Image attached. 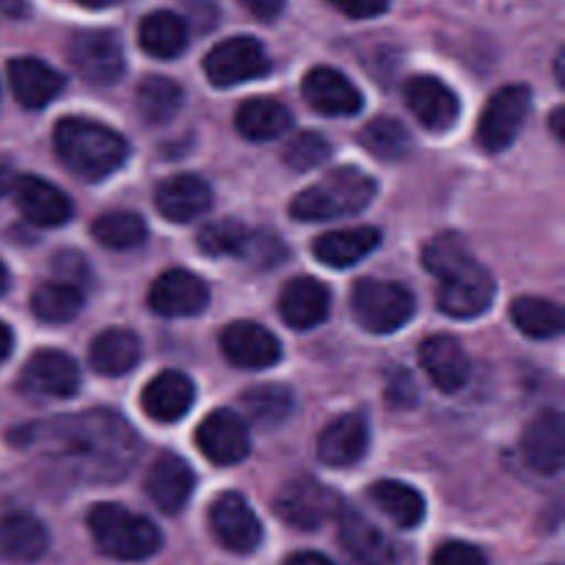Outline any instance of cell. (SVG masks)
<instances>
[{
	"label": "cell",
	"mask_w": 565,
	"mask_h": 565,
	"mask_svg": "<svg viewBox=\"0 0 565 565\" xmlns=\"http://www.w3.org/2000/svg\"><path fill=\"white\" fill-rule=\"evenodd\" d=\"M555 75H557V83L563 86V53L557 55V61H555Z\"/></svg>",
	"instance_id": "53"
},
{
	"label": "cell",
	"mask_w": 565,
	"mask_h": 565,
	"mask_svg": "<svg viewBox=\"0 0 565 565\" xmlns=\"http://www.w3.org/2000/svg\"><path fill=\"white\" fill-rule=\"evenodd\" d=\"M340 541L345 546L348 555L353 557L356 565H392L395 563V552H392L390 541L359 513L340 511Z\"/></svg>",
	"instance_id": "29"
},
{
	"label": "cell",
	"mask_w": 565,
	"mask_h": 565,
	"mask_svg": "<svg viewBox=\"0 0 565 565\" xmlns=\"http://www.w3.org/2000/svg\"><path fill=\"white\" fill-rule=\"evenodd\" d=\"M138 44L152 58H177L188 44V25L171 11H152L138 25Z\"/></svg>",
	"instance_id": "31"
},
{
	"label": "cell",
	"mask_w": 565,
	"mask_h": 565,
	"mask_svg": "<svg viewBox=\"0 0 565 565\" xmlns=\"http://www.w3.org/2000/svg\"><path fill=\"white\" fill-rule=\"evenodd\" d=\"M309 108L323 116H353L362 110V92L342 72L331 66H315L301 83Z\"/></svg>",
	"instance_id": "18"
},
{
	"label": "cell",
	"mask_w": 565,
	"mask_h": 565,
	"mask_svg": "<svg viewBox=\"0 0 565 565\" xmlns=\"http://www.w3.org/2000/svg\"><path fill=\"white\" fill-rule=\"evenodd\" d=\"M196 447L215 467H232L248 456L252 441H248V428L241 414L218 408L210 417H204L196 428Z\"/></svg>",
	"instance_id": "13"
},
{
	"label": "cell",
	"mask_w": 565,
	"mask_h": 565,
	"mask_svg": "<svg viewBox=\"0 0 565 565\" xmlns=\"http://www.w3.org/2000/svg\"><path fill=\"white\" fill-rule=\"evenodd\" d=\"M331 147L320 132H298L290 143L285 147V163L290 166L292 171H309L318 169L323 160H329Z\"/></svg>",
	"instance_id": "41"
},
{
	"label": "cell",
	"mask_w": 565,
	"mask_h": 565,
	"mask_svg": "<svg viewBox=\"0 0 565 565\" xmlns=\"http://www.w3.org/2000/svg\"><path fill=\"white\" fill-rule=\"evenodd\" d=\"M72 3L86 6V9H108V6H114L116 0H72Z\"/></svg>",
	"instance_id": "50"
},
{
	"label": "cell",
	"mask_w": 565,
	"mask_h": 565,
	"mask_svg": "<svg viewBox=\"0 0 565 565\" xmlns=\"http://www.w3.org/2000/svg\"><path fill=\"white\" fill-rule=\"evenodd\" d=\"M425 270L439 279L436 301L450 318H478L494 301V281L489 270L469 254V246L458 235H441L423 252Z\"/></svg>",
	"instance_id": "2"
},
{
	"label": "cell",
	"mask_w": 565,
	"mask_h": 565,
	"mask_svg": "<svg viewBox=\"0 0 565 565\" xmlns=\"http://www.w3.org/2000/svg\"><path fill=\"white\" fill-rule=\"evenodd\" d=\"M359 143L379 160H401L412 149L406 127L395 119H386V116L367 121L359 132Z\"/></svg>",
	"instance_id": "38"
},
{
	"label": "cell",
	"mask_w": 565,
	"mask_h": 565,
	"mask_svg": "<svg viewBox=\"0 0 565 565\" xmlns=\"http://www.w3.org/2000/svg\"><path fill=\"white\" fill-rule=\"evenodd\" d=\"M290 125V110L270 97L246 99L235 114V127L248 141H270V138H279Z\"/></svg>",
	"instance_id": "32"
},
{
	"label": "cell",
	"mask_w": 565,
	"mask_h": 565,
	"mask_svg": "<svg viewBox=\"0 0 565 565\" xmlns=\"http://www.w3.org/2000/svg\"><path fill=\"white\" fill-rule=\"evenodd\" d=\"M83 307V296L70 281H47L31 296V309L44 323H66Z\"/></svg>",
	"instance_id": "37"
},
{
	"label": "cell",
	"mask_w": 565,
	"mask_h": 565,
	"mask_svg": "<svg viewBox=\"0 0 565 565\" xmlns=\"http://www.w3.org/2000/svg\"><path fill=\"white\" fill-rule=\"evenodd\" d=\"M193 401V384L188 375L177 373V370H166V373L154 375L147 386H143L141 406L154 423H177L191 412Z\"/></svg>",
	"instance_id": "25"
},
{
	"label": "cell",
	"mask_w": 565,
	"mask_h": 565,
	"mask_svg": "<svg viewBox=\"0 0 565 565\" xmlns=\"http://www.w3.org/2000/svg\"><path fill=\"white\" fill-rule=\"evenodd\" d=\"M243 408L252 417V423L263 425V428H274V425L285 423L292 414V395L285 386H254L243 395Z\"/></svg>",
	"instance_id": "39"
},
{
	"label": "cell",
	"mask_w": 565,
	"mask_h": 565,
	"mask_svg": "<svg viewBox=\"0 0 565 565\" xmlns=\"http://www.w3.org/2000/svg\"><path fill=\"white\" fill-rule=\"evenodd\" d=\"M20 447H33L58 475L81 483H116L138 458L136 430L114 412H86L28 425Z\"/></svg>",
	"instance_id": "1"
},
{
	"label": "cell",
	"mask_w": 565,
	"mask_h": 565,
	"mask_svg": "<svg viewBox=\"0 0 565 565\" xmlns=\"http://www.w3.org/2000/svg\"><path fill=\"white\" fill-rule=\"evenodd\" d=\"M381 243V232L375 226H351V230L326 232L315 237L312 252L329 268H351L359 259L375 252Z\"/></svg>",
	"instance_id": "27"
},
{
	"label": "cell",
	"mask_w": 565,
	"mask_h": 565,
	"mask_svg": "<svg viewBox=\"0 0 565 565\" xmlns=\"http://www.w3.org/2000/svg\"><path fill=\"white\" fill-rule=\"evenodd\" d=\"M14 171L9 169L6 163H0V199L6 196V193H11V188H14Z\"/></svg>",
	"instance_id": "49"
},
{
	"label": "cell",
	"mask_w": 565,
	"mask_h": 565,
	"mask_svg": "<svg viewBox=\"0 0 565 565\" xmlns=\"http://www.w3.org/2000/svg\"><path fill=\"white\" fill-rule=\"evenodd\" d=\"M92 237L110 252H130L147 241V224L136 213L110 210V213L94 218Z\"/></svg>",
	"instance_id": "36"
},
{
	"label": "cell",
	"mask_w": 565,
	"mask_h": 565,
	"mask_svg": "<svg viewBox=\"0 0 565 565\" xmlns=\"http://www.w3.org/2000/svg\"><path fill=\"white\" fill-rule=\"evenodd\" d=\"M406 105L419 125L436 132H445L458 119L456 94L430 75H417L406 83Z\"/></svg>",
	"instance_id": "23"
},
{
	"label": "cell",
	"mask_w": 565,
	"mask_h": 565,
	"mask_svg": "<svg viewBox=\"0 0 565 565\" xmlns=\"http://www.w3.org/2000/svg\"><path fill=\"white\" fill-rule=\"evenodd\" d=\"M199 252L207 257H235V254H246L252 246V232L235 218H221L204 226L196 237Z\"/></svg>",
	"instance_id": "40"
},
{
	"label": "cell",
	"mask_w": 565,
	"mask_h": 565,
	"mask_svg": "<svg viewBox=\"0 0 565 565\" xmlns=\"http://www.w3.org/2000/svg\"><path fill=\"white\" fill-rule=\"evenodd\" d=\"M351 312L370 334H392L414 315V296L397 281L359 279L351 292Z\"/></svg>",
	"instance_id": "6"
},
{
	"label": "cell",
	"mask_w": 565,
	"mask_h": 565,
	"mask_svg": "<svg viewBox=\"0 0 565 565\" xmlns=\"http://www.w3.org/2000/svg\"><path fill=\"white\" fill-rule=\"evenodd\" d=\"M11 193H14V202L20 207V213L31 224L61 226L72 218V202L66 199V193L50 185L47 180H39V177H17Z\"/></svg>",
	"instance_id": "22"
},
{
	"label": "cell",
	"mask_w": 565,
	"mask_h": 565,
	"mask_svg": "<svg viewBox=\"0 0 565 565\" xmlns=\"http://www.w3.org/2000/svg\"><path fill=\"white\" fill-rule=\"evenodd\" d=\"M70 61L77 75L94 86H114L125 75V53L114 33L81 31L70 42Z\"/></svg>",
	"instance_id": "10"
},
{
	"label": "cell",
	"mask_w": 565,
	"mask_h": 565,
	"mask_svg": "<svg viewBox=\"0 0 565 565\" xmlns=\"http://www.w3.org/2000/svg\"><path fill=\"white\" fill-rule=\"evenodd\" d=\"M11 348H14V337H11L9 326L0 323V364H3L6 359H9Z\"/></svg>",
	"instance_id": "48"
},
{
	"label": "cell",
	"mask_w": 565,
	"mask_h": 565,
	"mask_svg": "<svg viewBox=\"0 0 565 565\" xmlns=\"http://www.w3.org/2000/svg\"><path fill=\"white\" fill-rule=\"evenodd\" d=\"M375 196V182L359 169H334L318 185L307 188L290 202L296 221H331L362 213Z\"/></svg>",
	"instance_id": "5"
},
{
	"label": "cell",
	"mask_w": 565,
	"mask_h": 565,
	"mask_svg": "<svg viewBox=\"0 0 565 565\" xmlns=\"http://www.w3.org/2000/svg\"><path fill=\"white\" fill-rule=\"evenodd\" d=\"M210 530L224 550L248 555L263 541V524L241 494H221L210 508Z\"/></svg>",
	"instance_id": "12"
},
{
	"label": "cell",
	"mask_w": 565,
	"mask_h": 565,
	"mask_svg": "<svg viewBox=\"0 0 565 565\" xmlns=\"http://www.w3.org/2000/svg\"><path fill=\"white\" fill-rule=\"evenodd\" d=\"M182 108V88L169 77H147L136 88V110L149 125H166Z\"/></svg>",
	"instance_id": "35"
},
{
	"label": "cell",
	"mask_w": 565,
	"mask_h": 565,
	"mask_svg": "<svg viewBox=\"0 0 565 565\" xmlns=\"http://www.w3.org/2000/svg\"><path fill=\"white\" fill-rule=\"evenodd\" d=\"M329 3L351 20H370V17L384 14L392 0H329Z\"/></svg>",
	"instance_id": "43"
},
{
	"label": "cell",
	"mask_w": 565,
	"mask_h": 565,
	"mask_svg": "<svg viewBox=\"0 0 565 565\" xmlns=\"http://www.w3.org/2000/svg\"><path fill=\"white\" fill-rule=\"evenodd\" d=\"M81 390V370L75 359L61 351H36L20 373V392L28 397L61 401Z\"/></svg>",
	"instance_id": "11"
},
{
	"label": "cell",
	"mask_w": 565,
	"mask_h": 565,
	"mask_svg": "<svg viewBox=\"0 0 565 565\" xmlns=\"http://www.w3.org/2000/svg\"><path fill=\"white\" fill-rule=\"evenodd\" d=\"M511 320L522 334L533 337V340H552L563 331L565 315L561 303L550 301V298L524 296L511 303Z\"/></svg>",
	"instance_id": "34"
},
{
	"label": "cell",
	"mask_w": 565,
	"mask_h": 565,
	"mask_svg": "<svg viewBox=\"0 0 565 565\" xmlns=\"http://www.w3.org/2000/svg\"><path fill=\"white\" fill-rule=\"evenodd\" d=\"M530 114V88L522 83L500 88L486 103L478 121V141L486 152H502L516 141L519 130Z\"/></svg>",
	"instance_id": "8"
},
{
	"label": "cell",
	"mask_w": 565,
	"mask_h": 565,
	"mask_svg": "<svg viewBox=\"0 0 565 565\" xmlns=\"http://www.w3.org/2000/svg\"><path fill=\"white\" fill-rule=\"evenodd\" d=\"M342 511L340 497L309 478L290 480L276 497V513L296 530H318Z\"/></svg>",
	"instance_id": "9"
},
{
	"label": "cell",
	"mask_w": 565,
	"mask_h": 565,
	"mask_svg": "<svg viewBox=\"0 0 565 565\" xmlns=\"http://www.w3.org/2000/svg\"><path fill=\"white\" fill-rule=\"evenodd\" d=\"M154 207L166 221L191 224L193 218L213 207V191L202 177L177 174L160 182L158 191H154Z\"/></svg>",
	"instance_id": "19"
},
{
	"label": "cell",
	"mask_w": 565,
	"mask_h": 565,
	"mask_svg": "<svg viewBox=\"0 0 565 565\" xmlns=\"http://www.w3.org/2000/svg\"><path fill=\"white\" fill-rule=\"evenodd\" d=\"M552 130L557 138H563V108H555V114H552Z\"/></svg>",
	"instance_id": "51"
},
{
	"label": "cell",
	"mask_w": 565,
	"mask_h": 565,
	"mask_svg": "<svg viewBox=\"0 0 565 565\" xmlns=\"http://www.w3.org/2000/svg\"><path fill=\"white\" fill-rule=\"evenodd\" d=\"M285 565H334V563H331L326 555H320V552H298V555H292Z\"/></svg>",
	"instance_id": "46"
},
{
	"label": "cell",
	"mask_w": 565,
	"mask_h": 565,
	"mask_svg": "<svg viewBox=\"0 0 565 565\" xmlns=\"http://www.w3.org/2000/svg\"><path fill=\"white\" fill-rule=\"evenodd\" d=\"M370 500L375 502L384 516H390L397 527L412 530L425 519V500L417 489L401 480H379L370 489Z\"/></svg>",
	"instance_id": "33"
},
{
	"label": "cell",
	"mask_w": 565,
	"mask_h": 565,
	"mask_svg": "<svg viewBox=\"0 0 565 565\" xmlns=\"http://www.w3.org/2000/svg\"><path fill=\"white\" fill-rule=\"evenodd\" d=\"M419 364H423L425 375L430 384L445 395H456L467 386L469 375H472V364H469L467 351L461 342L450 334H436L419 345Z\"/></svg>",
	"instance_id": "17"
},
{
	"label": "cell",
	"mask_w": 565,
	"mask_h": 565,
	"mask_svg": "<svg viewBox=\"0 0 565 565\" xmlns=\"http://www.w3.org/2000/svg\"><path fill=\"white\" fill-rule=\"evenodd\" d=\"M430 565H489L486 555L478 546L467 544V541H447L434 552Z\"/></svg>",
	"instance_id": "42"
},
{
	"label": "cell",
	"mask_w": 565,
	"mask_h": 565,
	"mask_svg": "<svg viewBox=\"0 0 565 565\" xmlns=\"http://www.w3.org/2000/svg\"><path fill=\"white\" fill-rule=\"evenodd\" d=\"M6 290H9V270H6V265L0 263V296H3Z\"/></svg>",
	"instance_id": "52"
},
{
	"label": "cell",
	"mask_w": 565,
	"mask_h": 565,
	"mask_svg": "<svg viewBox=\"0 0 565 565\" xmlns=\"http://www.w3.org/2000/svg\"><path fill=\"white\" fill-rule=\"evenodd\" d=\"M221 351L235 367L265 370L281 359V345L265 326L254 320H235L221 331Z\"/></svg>",
	"instance_id": "15"
},
{
	"label": "cell",
	"mask_w": 565,
	"mask_h": 565,
	"mask_svg": "<svg viewBox=\"0 0 565 565\" xmlns=\"http://www.w3.org/2000/svg\"><path fill=\"white\" fill-rule=\"evenodd\" d=\"M9 83L17 103L28 110L44 108V105H47L53 97H58V92L64 88V77H61L53 66L44 64V61L39 58L11 61Z\"/></svg>",
	"instance_id": "26"
},
{
	"label": "cell",
	"mask_w": 565,
	"mask_h": 565,
	"mask_svg": "<svg viewBox=\"0 0 565 565\" xmlns=\"http://www.w3.org/2000/svg\"><path fill=\"white\" fill-rule=\"evenodd\" d=\"M88 533L103 555L127 563L147 561L163 544L160 530L149 519L114 502H103L88 511Z\"/></svg>",
	"instance_id": "4"
},
{
	"label": "cell",
	"mask_w": 565,
	"mask_h": 565,
	"mask_svg": "<svg viewBox=\"0 0 565 565\" xmlns=\"http://www.w3.org/2000/svg\"><path fill=\"white\" fill-rule=\"evenodd\" d=\"M270 72V58L263 44L252 36H235L215 44L204 58V75L218 88L257 81Z\"/></svg>",
	"instance_id": "7"
},
{
	"label": "cell",
	"mask_w": 565,
	"mask_h": 565,
	"mask_svg": "<svg viewBox=\"0 0 565 565\" xmlns=\"http://www.w3.org/2000/svg\"><path fill=\"white\" fill-rule=\"evenodd\" d=\"M522 458L533 472L539 475H557L565 461V425L563 414L555 408L535 414L533 423L524 428L522 441Z\"/></svg>",
	"instance_id": "16"
},
{
	"label": "cell",
	"mask_w": 565,
	"mask_h": 565,
	"mask_svg": "<svg viewBox=\"0 0 565 565\" xmlns=\"http://www.w3.org/2000/svg\"><path fill=\"white\" fill-rule=\"evenodd\" d=\"M331 296L312 276H298L285 285L279 296V315L290 329L307 331L329 318Z\"/></svg>",
	"instance_id": "21"
},
{
	"label": "cell",
	"mask_w": 565,
	"mask_h": 565,
	"mask_svg": "<svg viewBox=\"0 0 565 565\" xmlns=\"http://www.w3.org/2000/svg\"><path fill=\"white\" fill-rule=\"evenodd\" d=\"M237 3H241L248 14L257 17V20L263 22L276 20V17L285 11V0H237Z\"/></svg>",
	"instance_id": "45"
},
{
	"label": "cell",
	"mask_w": 565,
	"mask_h": 565,
	"mask_svg": "<svg viewBox=\"0 0 565 565\" xmlns=\"http://www.w3.org/2000/svg\"><path fill=\"white\" fill-rule=\"evenodd\" d=\"M370 445L367 419L362 414H342L318 436V458L331 469H345L362 461Z\"/></svg>",
	"instance_id": "20"
},
{
	"label": "cell",
	"mask_w": 565,
	"mask_h": 565,
	"mask_svg": "<svg viewBox=\"0 0 565 565\" xmlns=\"http://www.w3.org/2000/svg\"><path fill=\"white\" fill-rule=\"evenodd\" d=\"M28 11V0H0V14L22 17Z\"/></svg>",
	"instance_id": "47"
},
{
	"label": "cell",
	"mask_w": 565,
	"mask_h": 565,
	"mask_svg": "<svg viewBox=\"0 0 565 565\" xmlns=\"http://www.w3.org/2000/svg\"><path fill=\"white\" fill-rule=\"evenodd\" d=\"M414 397H417V390H414L412 375L403 373V370H395L390 386H386V401H392L395 406H408Z\"/></svg>",
	"instance_id": "44"
},
{
	"label": "cell",
	"mask_w": 565,
	"mask_h": 565,
	"mask_svg": "<svg viewBox=\"0 0 565 565\" xmlns=\"http://www.w3.org/2000/svg\"><path fill=\"white\" fill-rule=\"evenodd\" d=\"M47 530L31 513L11 511L0 516V555L9 561H39L47 552Z\"/></svg>",
	"instance_id": "28"
},
{
	"label": "cell",
	"mask_w": 565,
	"mask_h": 565,
	"mask_svg": "<svg viewBox=\"0 0 565 565\" xmlns=\"http://www.w3.org/2000/svg\"><path fill=\"white\" fill-rule=\"evenodd\" d=\"M141 359V342L132 331L127 329H108L92 342L88 351V362L99 375L108 379H119V375L130 373Z\"/></svg>",
	"instance_id": "30"
},
{
	"label": "cell",
	"mask_w": 565,
	"mask_h": 565,
	"mask_svg": "<svg viewBox=\"0 0 565 565\" xmlns=\"http://www.w3.org/2000/svg\"><path fill=\"white\" fill-rule=\"evenodd\" d=\"M147 489L149 500L160 508L163 513H180L185 502L191 500L193 491V472L180 456H160L158 461L149 467L147 472Z\"/></svg>",
	"instance_id": "24"
},
{
	"label": "cell",
	"mask_w": 565,
	"mask_h": 565,
	"mask_svg": "<svg viewBox=\"0 0 565 565\" xmlns=\"http://www.w3.org/2000/svg\"><path fill=\"white\" fill-rule=\"evenodd\" d=\"M210 301V290L191 270H166L149 287V309L163 318H188L199 315Z\"/></svg>",
	"instance_id": "14"
},
{
	"label": "cell",
	"mask_w": 565,
	"mask_h": 565,
	"mask_svg": "<svg viewBox=\"0 0 565 565\" xmlns=\"http://www.w3.org/2000/svg\"><path fill=\"white\" fill-rule=\"evenodd\" d=\"M53 143L61 163L86 182L105 180L127 160L125 138L86 116H66L55 121Z\"/></svg>",
	"instance_id": "3"
}]
</instances>
